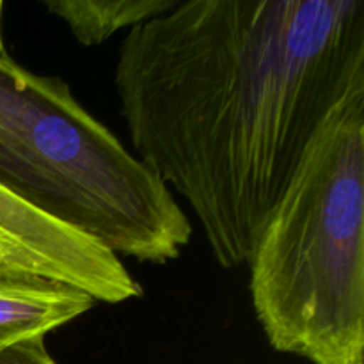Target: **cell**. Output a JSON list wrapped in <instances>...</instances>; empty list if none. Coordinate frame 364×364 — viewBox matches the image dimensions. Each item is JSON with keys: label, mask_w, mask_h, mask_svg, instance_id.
Wrapping results in <instances>:
<instances>
[{"label": "cell", "mask_w": 364, "mask_h": 364, "mask_svg": "<svg viewBox=\"0 0 364 364\" xmlns=\"http://www.w3.org/2000/svg\"><path fill=\"white\" fill-rule=\"evenodd\" d=\"M359 75L364 0H178L128 31L114 82L135 156L235 269Z\"/></svg>", "instance_id": "6da1fadb"}, {"label": "cell", "mask_w": 364, "mask_h": 364, "mask_svg": "<svg viewBox=\"0 0 364 364\" xmlns=\"http://www.w3.org/2000/svg\"><path fill=\"white\" fill-rule=\"evenodd\" d=\"M247 263L274 350L364 364V75L320 123Z\"/></svg>", "instance_id": "7a4b0ae2"}, {"label": "cell", "mask_w": 364, "mask_h": 364, "mask_svg": "<svg viewBox=\"0 0 364 364\" xmlns=\"http://www.w3.org/2000/svg\"><path fill=\"white\" fill-rule=\"evenodd\" d=\"M0 185L38 212L142 263L180 258L191 219L59 77L0 57Z\"/></svg>", "instance_id": "3957f363"}, {"label": "cell", "mask_w": 364, "mask_h": 364, "mask_svg": "<svg viewBox=\"0 0 364 364\" xmlns=\"http://www.w3.org/2000/svg\"><path fill=\"white\" fill-rule=\"evenodd\" d=\"M0 251L9 267L87 291L96 302L142 297L119 256L87 235L38 212L0 185Z\"/></svg>", "instance_id": "277c9868"}, {"label": "cell", "mask_w": 364, "mask_h": 364, "mask_svg": "<svg viewBox=\"0 0 364 364\" xmlns=\"http://www.w3.org/2000/svg\"><path fill=\"white\" fill-rule=\"evenodd\" d=\"M95 306V299L73 284L0 265V350L45 340Z\"/></svg>", "instance_id": "5b68a950"}, {"label": "cell", "mask_w": 364, "mask_h": 364, "mask_svg": "<svg viewBox=\"0 0 364 364\" xmlns=\"http://www.w3.org/2000/svg\"><path fill=\"white\" fill-rule=\"evenodd\" d=\"M178 0H46L50 14L68 25L80 45H102L116 32L166 13Z\"/></svg>", "instance_id": "8992f818"}, {"label": "cell", "mask_w": 364, "mask_h": 364, "mask_svg": "<svg viewBox=\"0 0 364 364\" xmlns=\"http://www.w3.org/2000/svg\"><path fill=\"white\" fill-rule=\"evenodd\" d=\"M0 364H57L46 348L45 340H31L0 350Z\"/></svg>", "instance_id": "52a82bcc"}, {"label": "cell", "mask_w": 364, "mask_h": 364, "mask_svg": "<svg viewBox=\"0 0 364 364\" xmlns=\"http://www.w3.org/2000/svg\"><path fill=\"white\" fill-rule=\"evenodd\" d=\"M2 11H4V2H0V57L7 55V50L4 46V36H2Z\"/></svg>", "instance_id": "ba28073f"}]
</instances>
